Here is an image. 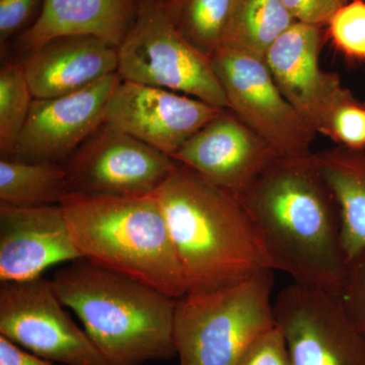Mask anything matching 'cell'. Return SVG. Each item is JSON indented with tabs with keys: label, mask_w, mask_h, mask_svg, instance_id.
Returning <instances> with one entry per match:
<instances>
[{
	"label": "cell",
	"mask_w": 365,
	"mask_h": 365,
	"mask_svg": "<svg viewBox=\"0 0 365 365\" xmlns=\"http://www.w3.org/2000/svg\"><path fill=\"white\" fill-rule=\"evenodd\" d=\"M220 110L184 93L122 79L109 98L104 122L172 158Z\"/></svg>",
	"instance_id": "cell-12"
},
{
	"label": "cell",
	"mask_w": 365,
	"mask_h": 365,
	"mask_svg": "<svg viewBox=\"0 0 365 365\" xmlns=\"http://www.w3.org/2000/svg\"><path fill=\"white\" fill-rule=\"evenodd\" d=\"M51 280L0 284V336L54 364L110 365L64 309Z\"/></svg>",
	"instance_id": "cell-7"
},
{
	"label": "cell",
	"mask_w": 365,
	"mask_h": 365,
	"mask_svg": "<svg viewBox=\"0 0 365 365\" xmlns=\"http://www.w3.org/2000/svg\"><path fill=\"white\" fill-rule=\"evenodd\" d=\"M339 295L346 311L365 336V250L348 262Z\"/></svg>",
	"instance_id": "cell-26"
},
{
	"label": "cell",
	"mask_w": 365,
	"mask_h": 365,
	"mask_svg": "<svg viewBox=\"0 0 365 365\" xmlns=\"http://www.w3.org/2000/svg\"><path fill=\"white\" fill-rule=\"evenodd\" d=\"M364 106H365V102H364Z\"/></svg>",
	"instance_id": "cell-30"
},
{
	"label": "cell",
	"mask_w": 365,
	"mask_h": 365,
	"mask_svg": "<svg viewBox=\"0 0 365 365\" xmlns=\"http://www.w3.org/2000/svg\"><path fill=\"white\" fill-rule=\"evenodd\" d=\"M295 21L323 26L350 0H281Z\"/></svg>",
	"instance_id": "cell-28"
},
{
	"label": "cell",
	"mask_w": 365,
	"mask_h": 365,
	"mask_svg": "<svg viewBox=\"0 0 365 365\" xmlns=\"http://www.w3.org/2000/svg\"><path fill=\"white\" fill-rule=\"evenodd\" d=\"M321 49L322 26L297 21L273 43L264 58L283 97L317 133L343 88L337 74L319 67Z\"/></svg>",
	"instance_id": "cell-15"
},
{
	"label": "cell",
	"mask_w": 365,
	"mask_h": 365,
	"mask_svg": "<svg viewBox=\"0 0 365 365\" xmlns=\"http://www.w3.org/2000/svg\"><path fill=\"white\" fill-rule=\"evenodd\" d=\"M0 365H56L36 356L32 353L21 348L0 336Z\"/></svg>",
	"instance_id": "cell-29"
},
{
	"label": "cell",
	"mask_w": 365,
	"mask_h": 365,
	"mask_svg": "<svg viewBox=\"0 0 365 365\" xmlns=\"http://www.w3.org/2000/svg\"><path fill=\"white\" fill-rule=\"evenodd\" d=\"M177 30L211 59L220 49L232 0H163Z\"/></svg>",
	"instance_id": "cell-21"
},
{
	"label": "cell",
	"mask_w": 365,
	"mask_h": 365,
	"mask_svg": "<svg viewBox=\"0 0 365 365\" xmlns=\"http://www.w3.org/2000/svg\"><path fill=\"white\" fill-rule=\"evenodd\" d=\"M140 0H45L42 13L16 38L26 54L56 38L88 36L121 44L131 30Z\"/></svg>",
	"instance_id": "cell-17"
},
{
	"label": "cell",
	"mask_w": 365,
	"mask_h": 365,
	"mask_svg": "<svg viewBox=\"0 0 365 365\" xmlns=\"http://www.w3.org/2000/svg\"><path fill=\"white\" fill-rule=\"evenodd\" d=\"M120 74L83 90L52 98H34L13 155L25 162L64 165L105 121L106 107Z\"/></svg>",
	"instance_id": "cell-11"
},
{
	"label": "cell",
	"mask_w": 365,
	"mask_h": 365,
	"mask_svg": "<svg viewBox=\"0 0 365 365\" xmlns=\"http://www.w3.org/2000/svg\"><path fill=\"white\" fill-rule=\"evenodd\" d=\"M45 0H0V46L26 32L42 13Z\"/></svg>",
	"instance_id": "cell-25"
},
{
	"label": "cell",
	"mask_w": 365,
	"mask_h": 365,
	"mask_svg": "<svg viewBox=\"0 0 365 365\" xmlns=\"http://www.w3.org/2000/svg\"><path fill=\"white\" fill-rule=\"evenodd\" d=\"M337 145L353 150H365V106L343 86L336 96L319 129Z\"/></svg>",
	"instance_id": "cell-23"
},
{
	"label": "cell",
	"mask_w": 365,
	"mask_h": 365,
	"mask_svg": "<svg viewBox=\"0 0 365 365\" xmlns=\"http://www.w3.org/2000/svg\"><path fill=\"white\" fill-rule=\"evenodd\" d=\"M239 199L274 271L339 294L347 269L340 208L314 153L276 158Z\"/></svg>",
	"instance_id": "cell-1"
},
{
	"label": "cell",
	"mask_w": 365,
	"mask_h": 365,
	"mask_svg": "<svg viewBox=\"0 0 365 365\" xmlns=\"http://www.w3.org/2000/svg\"><path fill=\"white\" fill-rule=\"evenodd\" d=\"M274 313L292 365H365V336L338 292L292 282L278 294Z\"/></svg>",
	"instance_id": "cell-9"
},
{
	"label": "cell",
	"mask_w": 365,
	"mask_h": 365,
	"mask_svg": "<svg viewBox=\"0 0 365 365\" xmlns=\"http://www.w3.org/2000/svg\"><path fill=\"white\" fill-rule=\"evenodd\" d=\"M211 63L232 110L278 157L313 153L317 132L274 83L263 59L222 47Z\"/></svg>",
	"instance_id": "cell-8"
},
{
	"label": "cell",
	"mask_w": 365,
	"mask_h": 365,
	"mask_svg": "<svg viewBox=\"0 0 365 365\" xmlns=\"http://www.w3.org/2000/svg\"><path fill=\"white\" fill-rule=\"evenodd\" d=\"M314 157L339 205L348 264L365 250V153L337 145Z\"/></svg>",
	"instance_id": "cell-18"
},
{
	"label": "cell",
	"mask_w": 365,
	"mask_h": 365,
	"mask_svg": "<svg viewBox=\"0 0 365 365\" xmlns=\"http://www.w3.org/2000/svg\"><path fill=\"white\" fill-rule=\"evenodd\" d=\"M118 73L124 81L227 108L211 59L182 37L163 0H140L133 26L118 46Z\"/></svg>",
	"instance_id": "cell-6"
},
{
	"label": "cell",
	"mask_w": 365,
	"mask_h": 365,
	"mask_svg": "<svg viewBox=\"0 0 365 365\" xmlns=\"http://www.w3.org/2000/svg\"><path fill=\"white\" fill-rule=\"evenodd\" d=\"M155 194L187 292L227 287L272 269L239 197L179 163Z\"/></svg>",
	"instance_id": "cell-2"
},
{
	"label": "cell",
	"mask_w": 365,
	"mask_h": 365,
	"mask_svg": "<svg viewBox=\"0 0 365 365\" xmlns=\"http://www.w3.org/2000/svg\"><path fill=\"white\" fill-rule=\"evenodd\" d=\"M51 282L110 365H145L177 356L176 299L83 258L57 270Z\"/></svg>",
	"instance_id": "cell-3"
},
{
	"label": "cell",
	"mask_w": 365,
	"mask_h": 365,
	"mask_svg": "<svg viewBox=\"0 0 365 365\" xmlns=\"http://www.w3.org/2000/svg\"><path fill=\"white\" fill-rule=\"evenodd\" d=\"M34 97L21 62L4 61L0 68V155H13Z\"/></svg>",
	"instance_id": "cell-22"
},
{
	"label": "cell",
	"mask_w": 365,
	"mask_h": 365,
	"mask_svg": "<svg viewBox=\"0 0 365 365\" xmlns=\"http://www.w3.org/2000/svg\"><path fill=\"white\" fill-rule=\"evenodd\" d=\"M34 98L68 95L118 72V48L88 36L56 38L21 62Z\"/></svg>",
	"instance_id": "cell-16"
},
{
	"label": "cell",
	"mask_w": 365,
	"mask_h": 365,
	"mask_svg": "<svg viewBox=\"0 0 365 365\" xmlns=\"http://www.w3.org/2000/svg\"><path fill=\"white\" fill-rule=\"evenodd\" d=\"M61 206L81 258L172 299L187 294L181 263L157 194L68 193Z\"/></svg>",
	"instance_id": "cell-4"
},
{
	"label": "cell",
	"mask_w": 365,
	"mask_h": 365,
	"mask_svg": "<svg viewBox=\"0 0 365 365\" xmlns=\"http://www.w3.org/2000/svg\"><path fill=\"white\" fill-rule=\"evenodd\" d=\"M81 258L61 204H0V283L36 279L51 266Z\"/></svg>",
	"instance_id": "cell-14"
},
{
	"label": "cell",
	"mask_w": 365,
	"mask_h": 365,
	"mask_svg": "<svg viewBox=\"0 0 365 365\" xmlns=\"http://www.w3.org/2000/svg\"><path fill=\"white\" fill-rule=\"evenodd\" d=\"M338 51L365 63V0H350L327 24Z\"/></svg>",
	"instance_id": "cell-24"
},
{
	"label": "cell",
	"mask_w": 365,
	"mask_h": 365,
	"mask_svg": "<svg viewBox=\"0 0 365 365\" xmlns=\"http://www.w3.org/2000/svg\"><path fill=\"white\" fill-rule=\"evenodd\" d=\"M176 165L170 155L104 122L63 165L69 193L141 196L155 193Z\"/></svg>",
	"instance_id": "cell-10"
},
{
	"label": "cell",
	"mask_w": 365,
	"mask_h": 365,
	"mask_svg": "<svg viewBox=\"0 0 365 365\" xmlns=\"http://www.w3.org/2000/svg\"><path fill=\"white\" fill-rule=\"evenodd\" d=\"M294 23L281 0H232L222 47L264 60L269 48Z\"/></svg>",
	"instance_id": "cell-19"
},
{
	"label": "cell",
	"mask_w": 365,
	"mask_h": 365,
	"mask_svg": "<svg viewBox=\"0 0 365 365\" xmlns=\"http://www.w3.org/2000/svg\"><path fill=\"white\" fill-rule=\"evenodd\" d=\"M68 193L63 165L0 160V204L56 205Z\"/></svg>",
	"instance_id": "cell-20"
},
{
	"label": "cell",
	"mask_w": 365,
	"mask_h": 365,
	"mask_svg": "<svg viewBox=\"0 0 365 365\" xmlns=\"http://www.w3.org/2000/svg\"><path fill=\"white\" fill-rule=\"evenodd\" d=\"M272 269L176 299L174 344L180 365H237L259 335L276 325Z\"/></svg>",
	"instance_id": "cell-5"
},
{
	"label": "cell",
	"mask_w": 365,
	"mask_h": 365,
	"mask_svg": "<svg viewBox=\"0 0 365 365\" xmlns=\"http://www.w3.org/2000/svg\"><path fill=\"white\" fill-rule=\"evenodd\" d=\"M237 365H292L287 340L277 324L248 346Z\"/></svg>",
	"instance_id": "cell-27"
},
{
	"label": "cell",
	"mask_w": 365,
	"mask_h": 365,
	"mask_svg": "<svg viewBox=\"0 0 365 365\" xmlns=\"http://www.w3.org/2000/svg\"><path fill=\"white\" fill-rule=\"evenodd\" d=\"M276 158L277 153L228 108L172 157L237 197Z\"/></svg>",
	"instance_id": "cell-13"
}]
</instances>
